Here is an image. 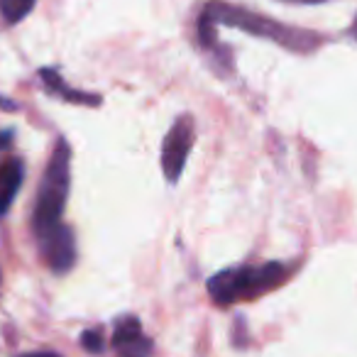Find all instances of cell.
I'll use <instances>...</instances> for the list:
<instances>
[{
    "instance_id": "6da1fadb",
    "label": "cell",
    "mask_w": 357,
    "mask_h": 357,
    "mask_svg": "<svg viewBox=\"0 0 357 357\" xmlns=\"http://www.w3.org/2000/svg\"><path fill=\"white\" fill-rule=\"evenodd\" d=\"M215 25L238 27V30L250 32V35H255V37L272 40L291 52H301V54H308V52H313L321 45L318 35H313V32L287 27V25H282V22H274L264 15L250 13L238 6H228V3H220V0L208 3V6L204 8V13H201L199 40L204 47H215Z\"/></svg>"
},
{
    "instance_id": "7a4b0ae2",
    "label": "cell",
    "mask_w": 357,
    "mask_h": 357,
    "mask_svg": "<svg viewBox=\"0 0 357 357\" xmlns=\"http://www.w3.org/2000/svg\"><path fill=\"white\" fill-rule=\"evenodd\" d=\"M291 269L282 262H267L252 267H230L208 279V294L218 306H233L240 301H255L264 294L274 291L289 279Z\"/></svg>"
},
{
    "instance_id": "3957f363",
    "label": "cell",
    "mask_w": 357,
    "mask_h": 357,
    "mask_svg": "<svg viewBox=\"0 0 357 357\" xmlns=\"http://www.w3.org/2000/svg\"><path fill=\"white\" fill-rule=\"evenodd\" d=\"M71 186V149L64 139H59L52 152V159L42 176L40 194L35 201V213H32V230L35 238H42L56 225H61L66 199H69Z\"/></svg>"
},
{
    "instance_id": "277c9868",
    "label": "cell",
    "mask_w": 357,
    "mask_h": 357,
    "mask_svg": "<svg viewBox=\"0 0 357 357\" xmlns=\"http://www.w3.org/2000/svg\"><path fill=\"white\" fill-rule=\"evenodd\" d=\"M194 139H196V123L191 115H181L169 128L162 144V169L169 184H176L178 178H181V174H184L186 159H189Z\"/></svg>"
},
{
    "instance_id": "5b68a950",
    "label": "cell",
    "mask_w": 357,
    "mask_h": 357,
    "mask_svg": "<svg viewBox=\"0 0 357 357\" xmlns=\"http://www.w3.org/2000/svg\"><path fill=\"white\" fill-rule=\"evenodd\" d=\"M40 243V255L47 262V267L54 274H66L74 269L76 264V238L74 230L66 223L56 225L54 230H50L47 235L37 238Z\"/></svg>"
},
{
    "instance_id": "8992f818",
    "label": "cell",
    "mask_w": 357,
    "mask_h": 357,
    "mask_svg": "<svg viewBox=\"0 0 357 357\" xmlns=\"http://www.w3.org/2000/svg\"><path fill=\"white\" fill-rule=\"evenodd\" d=\"M113 350L118 357H149L154 350V342L144 335L142 323L137 316H120L113 323Z\"/></svg>"
},
{
    "instance_id": "52a82bcc",
    "label": "cell",
    "mask_w": 357,
    "mask_h": 357,
    "mask_svg": "<svg viewBox=\"0 0 357 357\" xmlns=\"http://www.w3.org/2000/svg\"><path fill=\"white\" fill-rule=\"evenodd\" d=\"M22 178H25V167L20 159H8L6 164H0V218L10 211L22 186Z\"/></svg>"
},
{
    "instance_id": "ba28073f",
    "label": "cell",
    "mask_w": 357,
    "mask_h": 357,
    "mask_svg": "<svg viewBox=\"0 0 357 357\" xmlns=\"http://www.w3.org/2000/svg\"><path fill=\"white\" fill-rule=\"evenodd\" d=\"M40 76H42V81H45L47 86H50L54 93H61L66 100H74V103H84V105H98L100 103V98L98 96H93V93H79V91H71L69 86L61 81V76L56 74V71H52V69H42L40 71Z\"/></svg>"
},
{
    "instance_id": "9c48e42d",
    "label": "cell",
    "mask_w": 357,
    "mask_h": 357,
    "mask_svg": "<svg viewBox=\"0 0 357 357\" xmlns=\"http://www.w3.org/2000/svg\"><path fill=\"white\" fill-rule=\"evenodd\" d=\"M37 6V0H0V15L8 25L22 22Z\"/></svg>"
},
{
    "instance_id": "30bf717a",
    "label": "cell",
    "mask_w": 357,
    "mask_h": 357,
    "mask_svg": "<svg viewBox=\"0 0 357 357\" xmlns=\"http://www.w3.org/2000/svg\"><path fill=\"white\" fill-rule=\"evenodd\" d=\"M81 347L91 355H100L105 350V340H103V331L100 328H89V331L81 333Z\"/></svg>"
},
{
    "instance_id": "8fae6325",
    "label": "cell",
    "mask_w": 357,
    "mask_h": 357,
    "mask_svg": "<svg viewBox=\"0 0 357 357\" xmlns=\"http://www.w3.org/2000/svg\"><path fill=\"white\" fill-rule=\"evenodd\" d=\"M17 357H61L59 352H52V350H37V352H22Z\"/></svg>"
},
{
    "instance_id": "7c38bea8",
    "label": "cell",
    "mask_w": 357,
    "mask_h": 357,
    "mask_svg": "<svg viewBox=\"0 0 357 357\" xmlns=\"http://www.w3.org/2000/svg\"><path fill=\"white\" fill-rule=\"evenodd\" d=\"M284 3H301V6H318V3H326V0H284Z\"/></svg>"
},
{
    "instance_id": "4fadbf2b",
    "label": "cell",
    "mask_w": 357,
    "mask_h": 357,
    "mask_svg": "<svg viewBox=\"0 0 357 357\" xmlns=\"http://www.w3.org/2000/svg\"><path fill=\"white\" fill-rule=\"evenodd\" d=\"M10 137H13L10 130H6V132H0V144H3V147H8V144H10Z\"/></svg>"
},
{
    "instance_id": "5bb4252c",
    "label": "cell",
    "mask_w": 357,
    "mask_h": 357,
    "mask_svg": "<svg viewBox=\"0 0 357 357\" xmlns=\"http://www.w3.org/2000/svg\"><path fill=\"white\" fill-rule=\"evenodd\" d=\"M352 37L357 40V15H355V22H352Z\"/></svg>"
}]
</instances>
